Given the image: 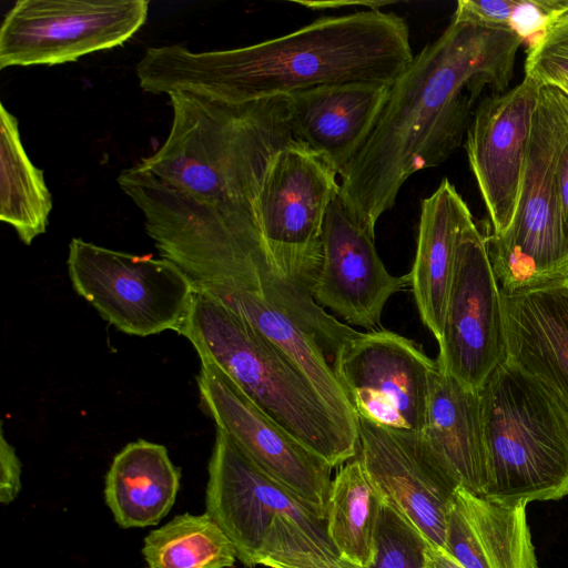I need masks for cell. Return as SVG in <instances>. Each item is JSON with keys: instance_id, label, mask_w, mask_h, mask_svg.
I'll use <instances>...</instances> for the list:
<instances>
[{"instance_id": "cell-15", "label": "cell", "mask_w": 568, "mask_h": 568, "mask_svg": "<svg viewBox=\"0 0 568 568\" xmlns=\"http://www.w3.org/2000/svg\"><path fill=\"white\" fill-rule=\"evenodd\" d=\"M540 84L525 77L479 101L466 133V152L491 235L503 234L516 213Z\"/></svg>"}, {"instance_id": "cell-8", "label": "cell", "mask_w": 568, "mask_h": 568, "mask_svg": "<svg viewBox=\"0 0 568 568\" xmlns=\"http://www.w3.org/2000/svg\"><path fill=\"white\" fill-rule=\"evenodd\" d=\"M67 265L74 291L129 335L178 332L196 292L183 271L164 257L114 251L80 237L69 244Z\"/></svg>"}, {"instance_id": "cell-1", "label": "cell", "mask_w": 568, "mask_h": 568, "mask_svg": "<svg viewBox=\"0 0 568 568\" xmlns=\"http://www.w3.org/2000/svg\"><path fill=\"white\" fill-rule=\"evenodd\" d=\"M170 133L116 182L146 230L186 235H263L257 197L275 155L298 142L287 97L232 104L168 94Z\"/></svg>"}, {"instance_id": "cell-10", "label": "cell", "mask_w": 568, "mask_h": 568, "mask_svg": "<svg viewBox=\"0 0 568 568\" xmlns=\"http://www.w3.org/2000/svg\"><path fill=\"white\" fill-rule=\"evenodd\" d=\"M148 0H19L0 28V69L55 65L122 45L145 23Z\"/></svg>"}, {"instance_id": "cell-12", "label": "cell", "mask_w": 568, "mask_h": 568, "mask_svg": "<svg viewBox=\"0 0 568 568\" xmlns=\"http://www.w3.org/2000/svg\"><path fill=\"white\" fill-rule=\"evenodd\" d=\"M438 345V367L476 390L507 355L500 287L475 221L458 240Z\"/></svg>"}, {"instance_id": "cell-9", "label": "cell", "mask_w": 568, "mask_h": 568, "mask_svg": "<svg viewBox=\"0 0 568 568\" xmlns=\"http://www.w3.org/2000/svg\"><path fill=\"white\" fill-rule=\"evenodd\" d=\"M336 176L303 143L294 142L275 155L257 197L261 230L275 265L308 293L322 264L326 211L339 191Z\"/></svg>"}, {"instance_id": "cell-34", "label": "cell", "mask_w": 568, "mask_h": 568, "mask_svg": "<svg viewBox=\"0 0 568 568\" xmlns=\"http://www.w3.org/2000/svg\"><path fill=\"white\" fill-rule=\"evenodd\" d=\"M557 88L560 89L568 97V83L561 84Z\"/></svg>"}, {"instance_id": "cell-11", "label": "cell", "mask_w": 568, "mask_h": 568, "mask_svg": "<svg viewBox=\"0 0 568 568\" xmlns=\"http://www.w3.org/2000/svg\"><path fill=\"white\" fill-rule=\"evenodd\" d=\"M332 363L356 417L395 430H424L438 366L414 341L388 329L359 332Z\"/></svg>"}, {"instance_id": "cell-2", "label": "cell", "mask_w": 568, "mask_h": 568, "mask_svg": "<svg viewBox=\"0 0 568 568\" xmlns=\"http://www.w3.org/2000/svg\"><path fill=\"white\" fill-rule=\"evenodd\" d=\"M523 42L510 28L452 19L414 55L341 175L339 193L369 233L412 174L443 164L459 148L484 90H507Z\"/></svg>"}, {"instance_id": "cell-27", "label": "cell", "mask_w": 568, "mask_h": 568, "mask_svg": "<svg viewBox=\"0 0 568 568\" xmlns=\"http://www.w3.org/2000/svg\"><path fill=\"white\" fill-rule=\"evenodd\" d=\"M525 77L540 85L568 83V11L552 19L544 32L530 42Z\"/></svg>"}, {"instance_id": "cell-32", "label": "cell", "mask_w": 568, "mask_h": 568, "mask_svg": "<svg viewBox=\"0 0 568 568\" xmlns=\"http://www.w3.org/2000/svg\"><path fill=\"white\" fill-rule=\"evenodd\" d=\"M557 194L561 229L568 247V140L561 148L556 166Z\"/></svg>"}, {"instance_id": "cell-19", "label": "cell", "mask_w": 568, "mask_h": 568, "mask_svg": "<svg viewBox=\"0 0 568 568\" xmlns=\"http://www.w3.org/2000/svg\"><path fill=\"white\" fill-rule=\"evenodd\" d=\"M526 506L459 486L447 514L443 550L463 568H538Z\"/></svg>"}, {"instance_id": "cell-26", "label": "cell", "mask_w": 568, "mask_h": 568, "mask_svg": "<svg viewBox=\"0 0 568 568\" xmlns=\"http://www.w3.org/2000/svg\"><path fill=\"white\" fill-rule=\"evenodd\" d=\"M426 538L384 500L375 531V554L366 568H424Z\"/></svg>"}, {"instance_id": "cell-16", "label": "cell", "mask_w": 568, "mask_h": 568, "mask_svg": "<svg viewBox=\"0 0 568 568\" xmlns=\"http://www.w3.org/2000/svg\"><path fill=\"white\" fill-rule=\"evenodd\" d=\"M374 237L338 191L324 219L322 264L311 292L322 308L371 331L388 298L409 285L408 274L388 273Z\"/></svg>"}, {"instance_id": "cell-23", "label": "cell", "mask_w": 568, "mask_h": 568, "mask_svg": "<svg viewBox=\"0 0 568 568\" xmlns=\"http://www.w3.org/2000/svg\"><path fill=\"white\" fill-rule=\"evenodd\" d=\"M53 206L43 171L29 159L17 118L0 103V220L27 245L43 234Z\"/></svg>"}, {"instance_id": "cell-29", "label": "cell", "mask_w": 568, "mask_h": 568, "mask_svg": "<svg viewBox=\"0 0 568 568\" xmlns=\"http://www.w3.org/2000/svg\"><path fill=\"white\" fill-rule=\"evenodd\" d=\"M517 0H459L452 19L474 24L510 28Z\"/></svg>"}, {"instance_id": "cell-24", "label": "cell", "mask_w": 568, "mask_h": 568, "mask_svg": "<svg viewBox=\"0 0 568 568\" xmlns=\"http://www.w3.org/2000/svg\"><path fill=\"white\" fill-rule=\"evenodd\" d=\"M384 500L357 455L342 465L326 507L327 534L341 557L365 568L372 564Z\"/></svg>"}, {"instance_id": "cell-33", "label": "cell", "mask_w": 568, "mask_h": 568, "mask_svg": "<svg viewBox=\"0 0 568 568\" xmlns=\"http://www.w3.org/2000/svg\"><path fill=\"white\" fill-rule=\"evenodd\" d=\"M424 568H463L443 549L429 545L425 550Z\"/></svg>"}, {"instance_id": "cell-6", "label": "cell", "mask_w": 568, "mask_h": 568, "mask_svg": "<svg viewBox=\"0 0 568 568\" xmlns=\"http://www.w3.org/2000/svg\"><path fill=\"white\" fill-rule=\"evenodd\" d=\"M206 514L233 544L246 567L271 556L315 551L339 556L326 518L263 471L222 429L216 428L207 466Z\"/></svg>"}, {"instance_id": "cell-7", "label": "cell", "mask_w": 568, "mask_h": 568, "mask_svg": "<svg viewBox=\"0 0 568 568\" xmlns=\"http://www.w3.org/2000/svg\"><path fill=\"white\" fill-rule=\"evenodd\" d=\"M568 140V97L541 85L515 216L500 235H487L500 291L535 288L568 275L557 194L556 166Z\"/></svg>"}, {"instance_id": "cell-13", "label": "cell", "mask_w": 568, "mask_h": 568, "mask_svg": "<svg viewBox=\"0 0 568 568\" xmlns=\"http://www.w3.org/2000/svg\"><path fill=\"white\" fill-rule=\"evenodd\" d=\"M203 410L263 471L326 518L332 467L258 408L216 365L201 359Z\"/></svg>"}, {"instance_id": "cell-18", "label": "cell", "mask_w": 568, "mask_h": 568, "mask_svg": "<svg viewBox=\"0 0 568 568\" xmlns=\"http://www.w3.org/2000/svg\"><path fill=\"white\" fill-rule=\"evenodd\" d=\"M506 358L539 381L568 412V275L500 291Z\"/></svg>"}, {"instance_id": "cell-31", "label": "cell", "mask_w": 568, "mask_h": 568, "mask_svg": "<svg viewBox=\"0 0 568 568\" xmlns=\"http://www.w3.org/2000/svg\"><path fill=\"white\" fill-rule=\"evenodd\" d=\"M21 490V463L14 448L1 432L0 444V503L11 504Z\"/></svg>"}, {"instance_id": "cell-14", "label": "cell", "mask_w": 568, "mask_h": 568, "mask_svg": "<svg viewBox=\"0 0 568 568\" xmlns=\"http://www.w3.org/2000/svg\"><path fill=\"white\" fill-rule=\"evenodd\" d=\"M357 456L385 500L429 545L444 549L446 519L459 485L422 433L395 430L357 417Z\"/></svg>"}, {"instance_id": "cell-17", "label": "cell", "mask_w": 568, "mask_h": 568, "mask_svg": "<svg viewBox=\"0 0 568 568\" xmlns=\"http://www.w3.org/2000/svg\"><path fill=\"white\" fill-rule=\"evenodd\" d=\"M388 84L317 87L287 97L296 140L343 175L372 133L389 95Z\"/></svg>"}, {"instance_id": "cell-30", "label": "cell", "mask_w": 568, "mask_h": 568, "mask_svg": "<svg viewBox=\"0 0 568 568\" xmlns=\"http://www.w3.org/2000/svg\"><path fill=\"white\" fill-rule=\"evenodd\" d=\"M270 568H365L341 556L315 551H290L271 556L264 562Z\"/></svg>"}, {"instance_id": "cell-5", "label": "cell", "mask_w": 568, "mask_h": 568, "mask_svg": "<svg viewBox=\"0 0 568 568\" xmlns=\"http://www.w3.org/2000/svg\"><path fill=\"white\" fill-rule=\"evenodd\" d=\"M487 486L508 504L568 496V412L539 381L505 358L480 389Z\"/></svg>"}, {"instance_id": "cell-21", "label": "cell", "mask_w": 568, "mask_h": 568, "mask_svg": "<svg viewBox=\"0 0 568 568\" xmlns=\"http://www.w3.org/2000/svg\"><path fill=\"white\" fill-rule=\"evenodd\" d=\"M422 435L460 487L484 495L488 475L480 390L463 385L437 367Z\"/></svg>"}, {"instance_id": "cell-20", "label": "cell", "mask_w": 568, "mask_h": 568, "mask_svg": "<svg viewBox=\"0 0 568 568\" xmlns=\"http://www.w3.org/2000/svg\"><path fill=\"white\" fill-rule=\"evenodd\" d=\"M471 222L468 205L448 179L422 202L416 256L408 276L420 318L437 342L442 336L458 240Z\"/></svg>"}, {"instance_id": "cell-4", "label": "cell", "mask_w": 568, "mask_h": 568, "mask_svg": "<svg viewBox=\"0 0 568 568\" xmlns=\"http://www.w3.org/2000/svg\"><path fill=\"white\" fill-rule=\"evenodd\" d=\"M270 418L332 468L357 455L358 434L332 413L278 346L217 301L195 292L178 331Z\"/></svg>"}, {"instance_id": "cell-22", "label": "cell", "mask_w": 568, "mask_h": 568, "mask_svg": "<svg viewBox=\"0 0 568 568\" xmlns=\"http://www.w3.org/2000/svg\"><path fill=\"white\" fill-rule=\"evenodd\" d=\"M180 481L165 446L139 439L114 456L105 476V503L121 528L153 526L172 509Z\"/></svg>"}, {"instance_id": "cell-28", "label": "cell", "mask_w": 568, "mask_h": 568, "mask_svg": "<svg viewBox=\"0 0 568 568\" xmlns=\"http://www.w3.org/2000/svg\"><path fill=\"white\" fill-rule=\"evenodd\" d=\"M566 11L568 0H517L509 27L524 41L531 36L536 39L552 19Z\"/></svg>"}, {"instance_id": "cell-3", "label": "cell", "mask_w": 568, "mask_h": 568, "mask_svg": "<svg viewBox=\"0 0 568 568\" xmlns=\"http://www.w3.org/2000/svg\"><path fill=\"white\" fill-rule=\"evenodd\" d=\"M414 58L406 20L379 9L323 17L247 47L193 52L150 47L136 64L140 88L190 92L243 104L324 85H392Z\"/></svg>"}, {"instance_id": "cell-25", "label": "cell", "mask_w": 568, "mask_h": 568, "mask_svg": "<svg viewBox=\"0 0 568 568\" xmlns=\"http://www.w3.org/2000/svg\"><path fill=\"white\" fill-rule=\"evenodd\" d=\"M142 555L149 568H231L236 551L206 514H181L144 538Z\"/></svg>"}]
</instances>
